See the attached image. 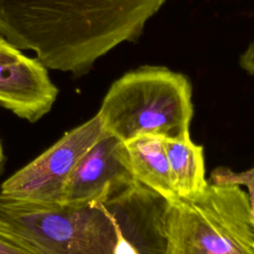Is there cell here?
<instances>
[{
  "instance_id": "cell-12",
  "label": "cell",
  "mask_w": 254,
  "mask_h": 254,
  "mask_svg": "<svg viewBox=\"0 0 254 254\" xmlns=\"http://www.w3.org/2000/svg\"><path fill=\"white\" fill-rule=\"evenodd\" d=\"M0 254H42L8 223L0 219Z\"/></svg>"
},
{
  "instance_id": "cell-3",
  "label": "cell",
  "mask_w": 254,
  "mask_h": 254,
  "mask_svg": "<svg viewBox=\"0 0 254 254\" xmlns=\"http://www.w3.org/2000/svg\"><path fill=\"white\" fill-rule=\"evenodd\" d=\"M174 254H254L248 193L237 185L207 183L191 198L172 203Z\"/></svg>"
},
{
  "instance_id": "cell-1",
  "label": "cell",
  "mask_w": 254,
  "mask_h": 254,
  "mask_svg": "<svg viewBox=\"0 0 254 254\" xmlns=\"http://www.w3.org/2000/svg\"><path fill=\"white\" fill-rule=\"evenodd\" d=\"M167 0H0V35L33 51L48 68L87 73L124 42L138 39Z\"/></svg>"
},
{
  "instance_id": "cell-6",
  "label": "cell",
  "mask_w": 254,
  "mask_h": 254,
  "mask_svg": "<svg viewBox=\"0 0 254 254\" xmlns=\"http://www.w3.org/2000/svg\"><path fill=\"white\" fill-rule=\"evenodd\" d=\"M102 203L116 223L113 254H174L172 202L135 182Z\"/></svg>"
},
{
  "instance_id": "cell-2",
  "label": "cell",
  "mask_w": 254,
  "mask_h": 254,
  "mask_svg": "<svg viewBox=\"0 0 254 254\" xmlns=\"http://www.w3.org/2000/svg\"><path fill=\"white\" fill-rule=\"evenodd\" d=\"M188 76L166 66L143 65L116 79L97 114L107 133L126 142L142 135L190 139L193 115Z\"/></svg>"
},
{
  "instance_id": "cell-13",
  "label": "cell",
  "mask_w": 254,
  "mask_h": 254,
  "mask_svg": "<svg viewBox=\"0 0 254 254\" xmlns=\"http://www.w3.org/2000/svg\"><path fill=\"white\" fill-rule=\"evenodd\" d=\"M25 55L0 35V62H15Z\"/></svg>"
},
{
  "instance_id": "cell-4",
  "label": "cell",
  "mask_w": 254,
  "mask_h": 254,
  "mask_svg": "<svg viewBox=\"0 0 254 254\" xmlns=\"http://www.w3.org/2000/svg\"><path fill=\"white\" fill-rule=\"evenodd\" d=\"M0 219L42 254H113L117 228L102 202L67 205L0 193Z\"/></svg>"
},
{
  "instance_id": "cell-10",
  "label": "cell",
  "mask_w": 254,
  "mask_h": 254,
  "mask_svg": "<svg viewBox=\"0 0 254 254\" xmlns=\"http://www.w3.org/2000/svg\"><path fill=\"white\" fill-rule=\"evenodd\" d=\"M171 181L179 198H191L200 193L207 185L204 178L203 147L186 141L164 140Z\"/></svg>"
},
{
  "instance_id": "cell-7",
  "label": "cell",
  "mask_w": 254,
  "mask_h": 254,
  "mask_svg": "<svg viewBox=\"0 0 254 254\" xmlns=\"http://www.w3.org/2000/svg\"><path fill=\"white\" fill-rule=\"evenodd\" d=\"M135 182L124 143L106 133L75 166L64 186L61 204L104 202Z\"/></svg>"
},
{
  "instance_id": "cell-8",
  "label": "cell",
  "mask_w": 254,
  "mask_h": 254,
  "mask_svg": "<svg viewBox=\"0 0 254 254\" xmlns=\"http://www.w3.org/2000/svg\"><path fill=\"white\" fill-rule=\"evenodd\" d=\"M58 93L38 58L0 62V105L20 118L37 122L52 109Z\"/></svg>"
},
{
  "instance_id": "cell-5",
  "label": "cell",
  "mask_w": 254,
  "mask_h": 254,
  "mask_svg": "<svg viewBox=\"0 0 254 254\" xmlns=\"http://www.w3.org/2000/svg\"><path fill=\"white\" fill-rule=\"evenodd\" d=\"M98 114L65 132L31 163L9 177L0 193L39 203H62L64 186L81 157L106 134Z\"/></svg>"
},
{
  "instance_id": "cell-11",
  "label": "cell",
  "mask_w": 254,
  "mask_h": 254,
  "mask_svg": "<svg viewBox=\"0 0 254 254\" xmlns=\"http://www.w3.org/2000/svg\"><path fill=\"white\" fill-rule=\"evenodd\" d=\"M209 183L245 186L248 190L247 193L254 220V167L242 172H234L227 167L215 168L210 174Z\"/></svg>"
},
{
  "instance_id": "cell-15",
  "label": "cell",
  "mask_w": 254,
  "mask_h": 254,
  "mask_svg": "<svg viewBox=\"0 0 254 254\" xmlns=\"http://www.w3.org/2000/svg\"><path fill=\"white\" fill-rule=\"evenodd\" d=\"M2 161H3V150H2V145L0 141V165L2 164Z\"/></svg>"
},
{
  "instance_id": "cell-14",
  "label": "cell",
  "mask_w": 254,
  "mask_h": 254,
  "mask_svg": "<svg viewBox=\"0 0 254 254\" xmlns=\"http://www.w3.org/2000/svg\"><path fill=\"white\" fill-rule=\"evenodd\" d=\"M239 65L248 74L254 75V42L241 54L239 58Z\"/></svg>"
},
{
  "instance_id": "cell-9",
  "label": "cell",
  "mask_w": 254,
  "mask_h": 254,
  "mask_svg": "<svg viewBox=\"0 0 254 254\" xmlns=\"http://www.w3.org/2000/svg\"><path fill=\"white\" fill-rule=\"evenodd\" d=\"M123 143L135 180L170 202H176L179 196L172 185L163 139L142 135Z\"/></svg>"
}]
</instances>
